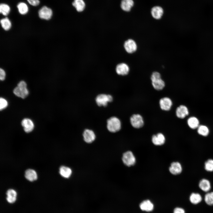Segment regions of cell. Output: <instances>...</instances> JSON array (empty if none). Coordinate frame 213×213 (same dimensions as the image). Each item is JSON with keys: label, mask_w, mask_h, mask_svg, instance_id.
Returning <instances> with one entry per match:
<instances>
[{"label": "cell", "mask_w": 213, "mask_h": 213, "mask_svg": "<svg viewBox=\"0 0 213 213\" xmlns=\"http://www.w3.org/2000/svg\"><path fill=\"white\" fill-rule=\"evenodd\" d=\"M151 84L154 88L157 91L162 90L165 86V83L162 79L161 75L157 72L152 73L151 77Z\"/></svg>", "instance_id": "cell-1"}, {"label": "cell", "mask_w": 213, "mask_h": 213, "mask_svg": "<svg viewBox=\"0 0 213 213\" xmlns=\"http://www.w3.org/2000/svg\"><path fill=\"white\" fill-rule=\"evenodd\" d=\"M121 127V121L117 117H112L107 120V128L109 132L112 133L117 132L120 130Z\"/></svg>", "instance_id": "cell-2"}, {"label": "cell", "mask_w": 213, "mask_h": 213, "mask_svg": "<svg viewBox=\"0 0 213 213\" xmlns=\"http://www.w3.org/2000/svg\"><path fill=\"white\" fill-rule=\"evenodd\" d=\"M14 94L18 97L22 99L26 98L29 93L28 91L27 88L26 83L23 81H20L13 90Z\"/></svg>", "instance_id": "cell-3"}, {"label": "cell", "mask_w": 213, "mask_h": 213, "mask_svg": "<svg viewBox=\"0 0 213 213\" xmlns=\"http://www.w3.org/2000/svg\"><path fill=\"white\" fill-rule=\"evenodd\" d=\"M113 97L110 95L101 94L98 95L96 98V101L99 106H106L108 102H111Z\"/></svg>", "instance_id": "cell-4"}, {"label": "cell", "mask_w": 213, "mask_h": 213, "mask_svg": "<svg viewBox=\"0 0 213 213\" xmlns=\"http://www.w3.org/2000/svg\"><path fill=\"white\" fill-rule=\"evenodd\" d=\"M130 122L131 125L135 128H140L144 125V121L143 118L140 114H134L130 118Z\"/></svg>", "instance_id": "cell-5"}, {"label": "cell", "mask_w": 213, "mask_h": 213, "mask_svg": "<svg viewBox=\"0 0 213 213\" xmlns=\"http://www.w3.org/2000/svg\"><path fill=\"white\" fill-rule=\"evenodd\" d=\"M53 14L52 9L46 6L42 7L38 11L39 17L44 20H48L51 19Z\"/></svg>", "instance_id": "cell-6"}, {"label": "cell", "mask_w": 213, "mask_h": 213, "mask_svg": "<svg viewBox=\"0 0 213 213\" xmlns=\"http://www.w3.org/2000/svg\"><path fill=\"white\" fill-rule=\"evenodd\" d=\"M122 159L124 164L128 167L134 165L136 161L135 158L133 153L130 151L123 154Z\"/></svg>", "instance_id": "cell-7"}, {"label": "cell", "mask_w": 213, "mask_h": 213, "mask_svg": "<svg viewBox=\"0 0 213 213\" xmlns=\"http://www.w3.org/2000/svg\"><path fill=\"white\" fill-rule=\"evenodd\" d=\"M124 47L126 51L129 54H132L135 52L137 48L136 43L134 40L131 39H128L125 42Z\"/></svg>", "instance_id": "cell-8"}, {"label": "cell", "mask_w": 213, "mask_h": 213, "mask_svg": "<svg viewBox=\"0 0 213 213\" xmlns=\"http://www.w3.org/2000/svg\"><path fill=\"white\" fill-rule=\"evenodd\" d=\"M159 104L161 109L164 111L170 110L172 105V100L167 97H163L160 99Z\"/></svg>", "instance_id": "cell-9"}, {"label": "cell", "mask_w": 213, "mask_h": 213, "mask_svg": "<svg viewBox=\"0 0 213 213\" xmlns=\"http://www.w3.org/2000/svg\"><path fill=\"white\" fill-rule=\"evenodd\" d=\"M6 199L8 203L13 204L16 202L17 199V193L14 189H8L6 192Z\"/></svg>", "instance_id": "cell-10"}, {"label": "cell", "mask_w": 213, "mask_h": 213, "mask_svg": "<svg viewBox=\"0 0 213 213\" xmlns=\"http://www.w3.org/2000/svg\"><path fill=\"white\" fill-rule=\"evenodd\" d=\"M129 70L130 68L128 65L124 63L118 64L116 68L117 73L120 75H126L128 73Z\"/></svg>", "instance_id": "cell-11"}, {"label": "cell", "mask_w": 213, "mask_h": 213, "mask_svg": "<svg viewBox=\"0 0 213 213\" xmlns=\"http://www.w3.org/2000/svg\"><path fill=\"white\" fill-rule=\"evenodd\" d=\"M83 136L84 141L88 143H92L94 141L96 138L94 132L88 129L85 130L83 133Z\"/></svg>", "instance_id": "cell-12"}, {"label": "cell", "mask_w": 213, "mask_h": 213, "mask_svg": "<svg viewBox=\"0 0 213 213\" xmlns=\"http://www.w3.org/2000/svg\"><path fill=\"white\" fill-rule=\"evenodd\" d=\"M21 125L24 128L25 131L27 133L31 132L34 128L33 122L28 118L23 119L22 121Z\"/></svg>", "instance_id": "cell-13"}, {"label": "cell", "mask_w": 213, "mask_h": 213, "mask_svg": "<svg viewBox=\"0 0 213 213\" xmlns=\"http://www.w3.org/2000/svg\"><path fill=\"white\" fill-rule=\"evenodd\" d=\"M170 172L173 175H177L180 174L182 170L181 164L178 162H174L171 164L169 168Z\"/></svg>", "instance_id": "cell-14"}, {"label": "cell", "mask_w": 213, "mask_h": 213, "mask_svg": "<svg viewBox=\"0 0 213 213\" xmlns=\"http://www.w3.org/2000/svg\"><path fill=\"white\" fill-rule=\"evenodd\" d=\"M165 138L164 135L161 133H159L154 135L152 138V141L153 144L156 145L160 146L163 144L165 143Z\"/></svg>", "instance_id": "cell-15"}, {"label": "cell", "mask_w": 213, "mask_h": 213, "mask_svg": "<svg viewBox=\"0 0 213 213\" xmlns=\"http://www.w3.org/2000/svg\"><path fill=\"white\" fill-rule=\"evenodd\" d=\"M189 114L188 109L185 106L181 105L178 107L176 110V114L179 118L183 119Z\"/></svg>", "instance_id": "cell-16"}, {"label": "cell", "mask_w": 213, "mask_h": 213, "mask_svg": "<svg viewBox=\"0 0 213 213\" xmlns=\"http://www.w3.org/2000/svg\"><path fill=\"white\" fill-rule=\"evenodd\" d=\"M163 10L162 7L155 6L151 9V13L152 17L155 19L159 20L161 18L163 14Z\"/></svg>", "instance_id": "cell-17"}, {"label": "cell", "mask_w": 213, "mask_h": 213, "mask_svg": "<svg viewBox=\"0 0 213 213\" xmlns=\"http://www.w3.org/2000/svg\"><path fill=\"white\" fill-rule=\"evenodd\" d=\"M199 188L205 192L209 191L211 188V185L209 180L206 179H203L200 180L199 183Z\"/></svg>", "instance_id": "cell-18"}, {"label": "cell", "mask_w": 213, "mask_h": 213, "mask_svg": "<svg viewBox=\"0 0 213 213\" xmlns=\"http://www.w3.org/2000/svg\"><path fill=\"white\" fill-rule=\"evenodd\" d=\"M25 178L30 181H33L37 179V175L36 171L32 169L26 170L25 174Z\"/></svg>", "instance_id": "cell-19"}, {"label": "cell", "mask_w": 213, "mask_h": 213, "mask_svg": "<svg viewBox=\"0 0 213 213\" xmlns=\"http://www.w3.org/2000/svg\"><path fill=\"white\" fill-rule=\"evenodd\" d=\"M140 209L147 212L152 211L154 209L153 204L149 200H144L140 204Z\"/></svg>", "instance_id": "cell-20"}, {"label": "cell", "mask_w": 213, "mask_h": 213, "mask_svg": "<svg viewBox=\"0 0 213 213\" xmlns=\"http://www.w3.org/2000/svg\"><path fill=\"white\" fill-rule=\"evenodd\" d=\"M134 4L133 0H122L120 4L121 8L125 11L129 12L133 6Z\"/></svg>", "instance_id": "cell-21"}, {"label": "cell", "mask_w": 213, "mask_h": 213, "mask_svg": "<svg viewBox=\"0 0 213 213\" xmlns=\"http://www.w3.org/2000/svg\"><path fill=\"white\" fill-rule=\"evenodd\" d=\"M72 6L78 12H81L84 9L85 4L83 0H74Z\"/></svg>", "instance_id": "cell-22"}, {"label": "cell", "mask_w": 213, "mask_h": 213, "mask_svg": "<svg viewBox=\"0 0 213 213\" xmlns=\"http://www.w3.org/2000/svg\"><path fill=\"white\" fill-rule=\"evenodd\" d=\"M17 8L19 13L21 15L26 14L29 11V7L25 2H20L17 5Z\"/></svg>", "instance_id": "cell-23"}, {"label": "cell", "mask_w": 213, "mask_h": 213, "mask_svg": "<svg viewBox=\"0 0 213 213\" xmlns=\"http://www.w3.org/2000/svg\"><path fill=\"white\" fill-rule=\"evenodd\" d=\"M59 173L62 177L68 178L71 175L72 171L71 169L69 167L62 166L59 168Z\"/></svg>", "instance_id": "cell-24"}, {"label": "cell", "mask_w": 213, "mask_h": 213, "mask_svg": "<svg viewBox=\"0 0 213 213\" xmlns=\"http://www.w3.org/2000/svg\"><path fill=\"white\" fill-rule=\"evenodd\" d=\"M187 123L189 127L192 129L197 128L199 126V121L195 117H192L189 118L187 120Z\"/></svg>", "instance_id": "cell-25"}, {"label": "cell", "mask_w": 213, "mask_h": 213, "mask_svg": "<svg viewBox=\"0 0 213 213\" xmlns=\"http://www.w3.org/2000/svg\"><path fill=\"white\" fill-rule=\"evenodd\" d=\"M189 199L192 204H196L201 202L202 198L199 193H193L190 195Z\"/></svg>", "instance_id": "cell-26"}, {"label": "cell", "mask_w": 213, "mask_h": 213, "mask_svg": "<svg viewBox=\"0 0 213 213\" xmlns=\"http://www.w3.org/2000/svg\"><path fill=\"white\" fill-rule=\"evenodd\" d=\"M11 10L10 7L8 4L2 3L0 4V12L3 15L7 16L8 15Z\"/></svg>", "instance_id": "cell-27"}, {"label": "cell", "mask_w": 213, "mask_h": 213, "mask_svg": "<svg viewBox=\"0 0 213 213\" xmlns=\"http://www.w3.org/2000/svg\"><path fill=\"white\" fill-rule=\"evenodd\" d=\"M0 23L2 28L6 30H9L12 26L11 21L7 17H5L1 19Z\"/></svg>", "instance_id": "cell-28"}, {"label": "cell", "mask_w": 213, "mask_h": 213, "mask_svg": "<svg viewBox=\"0 0 213 213\" xmlns=\"http://www.w3.org/2000/svg\"><path fill=\"white\" fill-rule=\"evenodd\" d=\"M197 128V132L199 135L203 136H206L209 134V130L206 126L201 125L199 126Z\"/></svg>", "instance_id": "cell-29"}, {"label": "cell", "mask_w": 213, "mask_h": 213, "mask_svg": "<svg viewBox=\"0 0 213 213\" xmlns=\"http://www.w3.org/2000/svg\"><path fill=\"white\" fill-rule=\"evenodd\" d=\"M204 200L207 204L211 206L213 205V192L207 193L205 196Z\"/></svg>", "instance_id": "cell-30"}, {"label": "cell", "mask_w": 213, "mask_h": 213, "mask_svg": "<svg viewBox=\"0 0 213 213\" xmlns=\"http://www.w3.org/2000/svg\"><path fill=\"white\" fill-rule=\"evenodd\" d=\"M204 168L208 172L213 171V159H209L206 161L204 163Z\"/></svg>", "instance_id": "cell-31"}, {"label": "cell", "mask_w": 213, "mask_h": 213, "mask_svg": "<svg viewBox=\"0 0 213 213\" xmlns=\"http://www.w3.org/2000/svg\"><path fill=\"white\" fill-rule=\"evenodd\" d=\"M8 105V102L4 99L1 97L0 99V109L1 110L6 108Z\"/></svg>", "instance_id": "cell-32"}, {"label": "cell", "mask_w": 213, "mask_h": 213, "mask_svg": "<svg viewBox=\"0 0 213 213\" xmlns=\"http://www.w3.org/2000/svg\"><path fill=\"white\" fill-rule=\"evenodd\" d=\"M27 1L30 5L34 7L38 6L40 3L39 0H27Z\"/></svg>", "instance_id": "cell-33"}, {"label": "cell", "mask_w": 213, "mask_h": 213, "mask_svg": "<svg viewBox=\"0 0 213 213\" xmlns=\"http://www.w3.org/2000/svg\"><path fill=\"white\" fill-rule=\"evenodd\" d=\"M6 74L5 71L1 68L0 69V79L1 80H4L5 78Z\"/></svg>", "instance_id": "cell-34"}, {"label": "cell", "mask_w": 213, "mask_h": 213, "mask_svg": "<svg viewBox=\"0 0 213 213\" xmlns=\"http://www.w3.org/2000/svg\"><path fill=\"white\" fill-rule=\"evenodd\" d=\"M173 213H185V211L182 208L177 207L174 209Z\"/></svg>", "instance_id": "cell-35"}]
</instances>
